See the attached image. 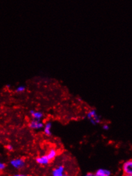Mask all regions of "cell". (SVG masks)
Segmentation results:
<instances>
[{
	"mask_svg": "<svg viewBox=\"0 0 132 176\" xmlns=\"http://www.w3.org/2000/svg\"><path fill=\"white\" fill-rule=\"evenodd\" d=\"M86 117L89 121L93 125L99 124L101 122V117L98 114L97 111L95 110H89L87 112Z\"/></svg>",
	"mask_w": 132,
	"mask_h": 176,
	"instance_id": "1",
	"label": "cell"
},
{
	"mask_svg": "<svg viewBox=\"0 0 132 176\" xmlns=\"http://www.w3.org/2000/svg\"><path fill=\"white\" fill-rule=\"evenodd\" d=\"M10 165L14 169L21 170L25 167L26 161L23 158H15L10 160Z\"/></svg>",
	"mask_w": 132,
	"mask_h": 176,
	"instance_id": "2",
	"label": "cell"
},
{
	"mask_svg": "<svg viewBox=\"0 0 132 176\" xmlns=\"http://www.w3.org/2000/svg\"><path fill=\"white\" fill-rule=\"evenodd\" d=\"M44 125V123L42 121H37V120L34 119H31L28 123V127L30 129L36 131L43 129Z\"/></svg>",
	"mask_w": 132,
	"mask_h": 176,
	"instance_id": "3",
	"label": "cell"
},
{
	"mask_svg": "<svg viewBox=\"0 0 132 176\" xmlns=\"http://www.w3.org/2000/svg\"><path fill=\"white\" fill-rule=\"evenodd\" d=\"M122 171L125 174L132 175V160L128 159L122 165Z\"/></svg>",
	"mask_w": 132,
	"mask_h": 176,
	"instance_id": "4",
	"label": "cell"
},
{
	"mask_svg": "<svg viewBox=\"0 0 132 176\" xmlns=\"http://www.w3.org/2000/svg\"><path fill=\"white\" fill-rule=\"evenodd\" d=\"M65 167L62 165H59L55 167L51 172L52 176H63L65 174Z\"/></svg>",
	"mask_w": 132,
	"mask_h": 176,
	"instance_id": "5",
	"label": "cell"
},
{
	"mask_svg": "<svg viewBox=\"0 0 132 176\" xmlns=\"http://www.w3.org/2000/svg\"><path fill=\"white\" fill-rule=\"evenodd\" d=\"M35 162L41 166H47L51 162L50 160L47 157L46 154L41 155L35 158Z\"/></svg>",
	"mask_w": 132,
	"mask_h": 176,
	"instance_id": "6",
	"label": "cell"
},
{
	"mask_svg": "<svg viewBox=\"0 0 132 176\" xmlns=\"http://www.w3.org/2000/svg\"><path fill=\"white\" fill-rule=\"evenodd\" d=\"M30 115L32 119L37 120V121H42L44 117V113L41 111L31 110L30 111Z\"/></svg>",
	"mask_w": 132,
	"mask_h": 176,
	"instance_id": "7",
	"label": "cell"
},
{
	"mask_svg": "<svg viewBox=\"0 0 132 176\" xmlns=\"http://www.w3.org/2000/svg\"><path fill=\"white\" fill-rule=\"evenodd\" d=\"M52 127H53V124L51 121H47L44 123L43 127V133L46 137H51L52 135Z\"/></svg>",
	"mask_w": 132,
	"mask_h": 176,
	"instance_id": "8",
	"label": "cell"
},
{
	"mask_svg": "<svg viewBox=\"0 0 132 176\" xmlns=\"http://www.w3.org/2000/svg\"><path fill=\"white\" fill-rule=\"evenodd\" d=\"M58 153L57 149H55V148H54V147H51L48 151H47L46 155L51 161L58 156Z\"/></svg>",
	"mask_w": 132,
	"mask_h": 176,
	"instance_id": "9",
	"label": "cell"
},
{
	"mask_svg": "<svg viewBox=\"0 0 132 176\" xmlns=\"http://www.w3.org/2000/svg\"><path fill=\"white\" fill-rule=\"evenodd\" d=\"M94 174V176H111L112 172L110 170L106 169H99Z\"/></svg>",
	"mask_w": 132,
	"mask_h": 176,
	"instance_id": "10",
	"label": "cell"
},
{
	"mask_svg": "<svg viewBox=\"0 0 132 176\" xmlns=\"http://www.w3.org/2000/svg\"><path fill=\"white\" fill-rule=\"evenodd\" d=\"M26 90V87L23 85L19 86L16 89V92L18 93H23Z\"/></svg>",
	"mask_w": 132,
	"mask_h": 176,
	"instance_id": "11",
	"label": "cell"
},
{
	"mask_svg": "<svg viewBox=\"0 0 132 176\" xmlns=\"http://www.w3.org/2000/svg\"><path fill=\"white\" fill-rule=\"evenodd\" d=\"M6 149L7 151L12 152L14 151V146L12 145H11V144H8V145H6Z\"/></svg>",
	"mask_w": 132,
	"mask_h": 176,
	"instance_id": "12",
	"label": "cell"
},
{
	"mask_svg": "<svg viewBox=\"0 0 132 176\" xmlns=\"http://www.w3.org/2000/svg\"><path fill=\"white\" fill-rule=\"evenodd\" d=\"M6 169V165L1 161H0V171H3Z\"/></svg>",
	"mask_w": 132,
	"mask_h": 176,
	"instance_id": "13",
	"label": "cell"
},
{
	"mask_svg": "<svg viewBox=\"0 0 132 176\" xmlns=\"http://www.w3.org/2000/svg\"><path fill=\"white\" fill-rule=\"evenodd\" d=\"M103 129L105 131H108L110 129V126L109 124H105L103 125Z\"/></svg>",
	"mask_w": 132,
	"mask_h": 176,
	"instance_id": "14",
	"label": "cell"
},
{
	"mask_svg": "<svg viewBox=\"0 0 132 176\" xmlns=\"http://www.w3.org/2000/svg\"><path fill=\"white\" fill-rule=\"evenodd\" d=\"M14 176H29L26 174H15L14 175Z\"/></svg>",
	"mask_w": 132,
	"mask_h": 176,
	"instance_id": "15",
	"label": "cell"
},
{
	"mask_svg": "<svg viewBox=\"0 0 132 176\" xmlns=\"http://www.w3.org/2000/svg\"><path fill=\"white\" fill-rule=\"evenodd\" d=\"M122 176H132V175H130V174H123V175Z\"/></svg>",
	"mask_w": 132,
	"mask_h": 176,
	"instance_id": "16",
	"label": "cell"
},
{
	"mask_svg": "<svg viewBox=\"0 0 132 176\" xmlns=\"http://www.w3.org/2000/svg\"><path fill=\"white\" fill-rule=\"evenodd\" d=\"M63 176H73V175H68V174H65Z\"/></svg>",
	"mask_w": 132,
	"mask_h": 176,
	"instance_id": "17",
	"label": "cell"
}]
</instances>
